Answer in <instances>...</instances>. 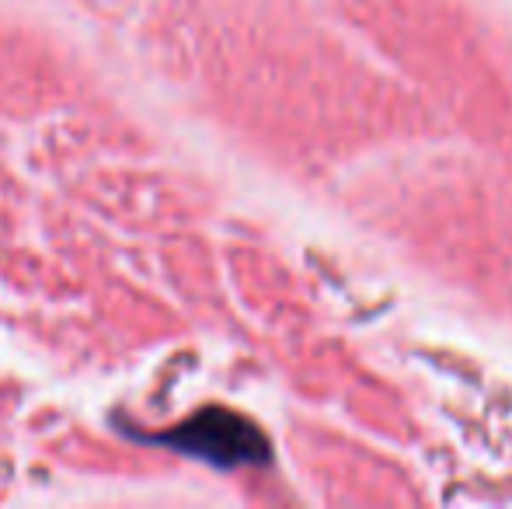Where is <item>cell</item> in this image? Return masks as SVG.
<instances>
[{"instance_id": "6da1fadb", "label": "cell", "mask_w": 512, "mask_h": 509, "mask_svg": "<svg viewBox=\"0 0 512 509\" xmlns=\"http://www.w3.org/2000/svg\"><path fill=\"white\" fill-rule=\"evenodd\" d=\"M157 440L175 447L178 454L196 457V461H206L223 471L269 461V440L262 436V429L241 415L227 412V408H206Z\"/></svg>"}]
</instances>
